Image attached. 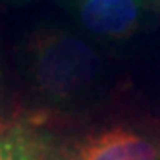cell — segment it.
Listing matches in <instances>:
<instances>
[{"label":"cell","mask_w":160,"mask_h":160,"mask_svg":"<svg viewBox=\"0 0 160 160\" xmlns=\"http://www.w3.org/2000/svg\"><path fill=\"white\" fill-rule=\"evenodd\" d=\"M31 89L52 106H77L104 79V60L91 42L62 27H39L21 48Z\"/></svg>","instance_id":"obj_1"},{"label":"cell","mask_w":160,"mask_h":160,"mask_svg":"<svg viewBox=\"0 0 160 160\" xmlns=\"http://www.w3.org/2000/svg\"><path fill=\"white\" fill-rule=\"evenodd\" d=\"M47 160H160V137L114 125L52 147Z\"/></svg>","instance_id":"obj_2"},{"label":"cell","mask_w":160,"mask_h":160,"mask_svg":"<svg viewBox=\"0 0 160 160\" xmlns=\"http://www.w3.org/2000/svg\"><path fill=\"white\" fill-rule=\"evenodd\" d=\"M68 4L89 35L106 41L131 39L154 8L152 0H68Z\"/></svg>","instance_id":"obj_3"},{"label":"cell","mask_w":160,"mask_h":160,"mask_svg":"<svg viewBox=\"0 0 160 160\" xmlns=\"http://www.w3.org/2000/svg\"><path fill=\"white\" fill-rule=\"evenodd\" d=\"M50 148L41 129L19 122H0V160H47Z\"/></svg>","instance_id":"obj_4"},{"label":"cell","mask_w":160,"mask_h":160,"mask_svg":"<svg viewBox=\"0 0 160 160\" xmlns=\"http://www.w3.org/2000/svg\"><path fill=\"white\" fill-rule=\"evenodd\" d=\"M152 4H154V8H160V0H152Z\"/></svg>","instance_id":"obj_5"},{"label":"cell","mask_w":160,"mask_h":160,"mask_svg":"<svg viewBox=\"0 0 160 160\" xmlns=\"http://www.w3.org/2000/svg\"><path fill=\"white\" fill-rule=\"evenodd\" d=\"M0 87H2V79H0Z\"/></svg>","instance_id":"obj_6"}]
</instances>
